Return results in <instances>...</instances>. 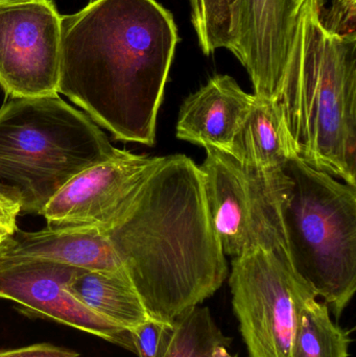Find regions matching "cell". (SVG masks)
<instances>
[{
    "mask_svg": "<svg viewBox=\"0 0 356 357\" xmlns=\"http://www.w3.org/2000/svg\"><path fill=\"white\" fill-rule=\"evenodd\" d=\"M61 17L52 0L0 6V86L10 98L59 94Z\"/></svg>",
    "mask_w": 356,
    "mask_h": 357,
    "instance_id": "cell-8",
    "label": "cell"
},
{
    "mask_svg": "<svg viewBox=\"0 0 356 357\" xmlns=\"http://www.w3.org/2000/svg\"><path fill=\"white\" fill-rule=\"evenodd\" d=\"M68 289L92 312L127 331L150 318L125 266L112 271L79 270Z\"/></svg>",
    "mask_w": 356,
    "mask_h": 357,
    "instance_id": "cell-14",
    "label": "cell"
},
{
    "mask_svg": "<svg viewBox=\"0 0 356 357\" xmlns=\"http://www.w3.org/2000/svg\"><path fill=\"white\" fill-rule=\"evenodd\" d=\"M22 1V0H0V6L3 4L13 3V2Z\"/></svg>",
    "mask_w": 356,
    "mask_h": 357,
    "instance_id": "cell-24",
    "label": "cell"
},
{
    "mask_svg": "<svg viewBox=\"0 0 356 357\" xmlns=\"http://www.w3.org/2000/svg\"><path fill=\"white\" fill-rule=\"evenodd\" d=\"M79 268L40 259H0V299L135 352L131 333L92 312L68 289Z\"/></svg>",
    "mask_w": 356,
    "mask_h": 357,
    "instance_id": "cell-10",
    "label": "cell"
},
{
    "mask_svg": "<svg viewBox=\"0 0 356 357\" xmlns=\"http://www.w3.org/2000/svg\"><path fill=\"white\" fill-rule=\"evenodd\" d=\"M350 333L336 325L327 304L316 295L299 305L291 357H348Z\"/></svg>",
    "mask_w": 356,
    "mask_h": 357,
    "instance_id": "cell-15",
    "label": "cell"
},
{
    "mask_svg": "<svg viewBox=\"0 0 356 357\" xmlns=\"http://www.w3.org/2000/svg\"><path fill=\"white\" fill-rule=\"evenodd\" d=\"M227 153L244 165L261 169H284L297 156L275 100L255 96Z\"/></svg>",
    "mask_w": 356,
    "mask_h": 357,
    "instance_id": "cell-13",
    "label": "cell"
},
{
    "mask_svg": "<svg viewBox=\"0 0 356 357\" xmlns=\"http://www.w3.org/2000/svg\"><path fill=\"white\" fill-rule=\"evenodd\" d=\"M175 323L148 318L130 331L135 354L139 357H163L175 333Z\"/></svg>",
    "mask_w": 356,
    "mask_h": 357,
    "instance_id": "cell-18",
    "label": "cell"
},
{
    "mask_svg": "<svg viewBox=\"0 0 356 357\" xmlns=\"http://www.w3.org/2000/svg\"><path fill=\"white\" fill-rule=\"evenodd\" d=\"M192 21L201 50L206 56L215 50H232L238 39L242 0H189Z\"/></svg>",
    "mask_w": 356,
    "mask_h": 357,
    "instance_id": "cell-17",
    "label": "cell"
},
{
    "mask_svg": "<svg viewBox=\"0 0 356 357\" xmlns=\"http://www.w3.org/2000/svg\"><path fill=\"white\" fill-rule=\"evenodd\" d=\"M159 160L121 150L84 169L46 206L42 215L48 228H93L107 234L123 220Z\"/></svg>",
    "mask_w": 356,
    "mask_h": 357,
    "instance_id": "cell-9",
    "label": "cell"
},
{
    "mask_svg": "<svg viewBox=\"0 0 356 357\" xmlns=\"http://www.w3.org/2000/svg\"><path fill=\"white\" fill-rule=\"evenodd\" d=\"M305 1H307V0H282L284 12H286V17H288V20H290L293 24L296 25L297 18H298L301 6H303Z\"/></svg>",
    "mask_w": 356,
    "mask_h": 357,
    "instance_id": "cell-22",
    "label": "cell"
},
{
    "mask_svg": "<svg viewBox=\"0 0 356 357\" xmlns=\"http://www.w3.org/2000/svg\"><path fill=\"white\" fill-rule=\"evenodd\" d=\"M119 152L59 94L10 98L0 109V195L20 212L42 215L71 178Z\"/></svg>",
    "mask_w": 356,
    "mask_h": 357,
    "instance_id": "cell-4",
    "label": "cell"
},
{
    "mask_svg": "<svg viewBox=\"0 0 356 357\" xmlns=\"http://www.w3.org/2000/svg\"><path fill=\"white\" fill-rule=\"evenodd\" d=\"M229 285L249 357H291L299 305L314 291L288 256L255 249L234 257Z\"/></svg>",
    "mask_w": 356,
    "mask_h": 357,
    "instance_id": "cell-7",
    "label": "cell"
},
{
    "mask_svg": "<svg viewBox=\"0 0 356 357\" xmlns=\"http://www.w3.org/2000/svg\"><path fill=\"white\" fill-rule=\"evenodd\" d=\"M19 213L18 204L0 195V232L12 235L18 229L17 218Z\"/></svg>",
    "mask_w": 356,
    "mask_h": 357,
    "instance_id": "cell-21",
    "label": "cell"
},
{
    "mask_svg": "<svg viewBox=\"0 0 356 357\" xmlns=\"http://www.w3.org/2000/svg\"><path fill=\"white\" fill-rule=\"evenodd\" d=\"M199 167L213 230L225 255L255 249L288 256L284 211L292 189L284 169L249 167L224 151L206 148Z\"/></svg>",
    "mask_w": 356,
    "mask_h": 357,
    "instance_id": "cell-6",
    "label": "cell"
},
{
    "mask_svg": "<svg viewBox=\"0 0 356 357\" xmlns=\"http://www.w3.org/2000/svg\"><path fill=\"white\" fill-rule=\"evenodd\" d=\"M175 325L163 357H238L230 352L232 340L217 326L209 308L196 306Z\"/></svg>",
    "mask_w": 356,
    "mask_h": 357,
    "instance_id": "cell-16",
    "label": "cell"
},
{
    "mask_svg": "<svg viewBox=\"0 0 356 357\" xmlns=\"http://www.w3.org/2000/svg\"><path fill=\"white\" fill-rule=\"evenodd\" d=\"M107 235L156 320L175 323L215 295L227 278L200 169L185 155L160 157Z\"/></svg>",
    "mask_w": 356,
    "mask_h": 357,
    "instance_id": "cell-2",
    "label": "cell"
},
{
    "mask_svg": "<svg viewBox=\"0 0 356 357\" xmlns=\"http://www.w3.org/2000/svg\"><path fill=\"white\" fill-rule=\"evenodd\" d=\"M0 357H79V354L50 344H36L16 349H0Z\"/></svg>",
    "mask_w": 356,
    "mask_h": 357,
    "instance_id": "cell-20",
    "label": "cell"
},
{
    "mask_svg": "<svg viewBox=\"0 0 356 357\" xmlns=\"http://www.w3.org/2000/svg\"><path fill=\"white\" fill-rule=\"evenodd\" d=\"M178 41L156 0H90L61 17L58 93L115 139L153 146Z\"/></svg>",
    "mask_w": 356,
    "mask_h": 357,
    "instance_id": "cell-1",
    "label": "cell"
},
{
    "mask_svg": "<svg viewBox=\"0 0 356 357\" xmlns=\"http://www.w3.org/2000/svg\"><path fill=\"white\" fill-rule=\"evenodd\" d=\"M355 0H332L325 10H319L320 17L326 29L341 35L356 33Z\"/></svg>",
    "mask_w": 356,
    "mask_h": 357,
    "instance_id": "cell-19",
    "label": "cell"
},
{
    "mask_svg": "<svg viewBox=\"0 0 356 357\" xmlns=\"http://www.w3.org/2000/svg\"><path fill=\"white\" fill-rule=\"evenodd\" d=\"M275 102L297 156L356 186V33L326 29L319 0L301 6Z\"/></svg>",
    "mask_w": 356,
    "mask_h": 357,
    "instance_id": "cell-3",
    "label": "cell"
},
{
    "mask_svg": "<svg viewBox=\"0 0 356 357\" xmlns=\"http://www.w3.org/2000/svg\"><path fill=\"white\" fill-rule=\"evenodd\" d=\"M10 236V235L0 232V253H1L2 249H3L4 245H6V241Z\"/></svg>",
    "mask_w": 356,
    "mask_h": 357,
    "instance_id": "cell-23",
    "label": "cell"
},
{
    "mask_svg": "<svg viewBox=\"0 0 356 357\" xmlns=\"http://www.w3.org/2000/svg\"><path fill=\"white\" fill-rule=\"evenodd\" d=\"M229 75L211 77L184 100L178 119L180 140L228 152L234 136L254 102Z\"/></svg>",
    "mask_w": 356,
    "mask_h": 357,
    "instance_id": "cell-11",
    "label": "cell"
},
{
    "mask_svg": "<svg viewBox=\"0 0 356 357\" xmlns=\"http://www.w3.org/2000/svg\"><path fill=\"white\" fill-rule=\"evenodd\" d=\"M284 169L292 180L284 211L291 264L341 318L356 291V186L298 156Z\"/></svg>",
    "mask_w": 356,
    "mask_h": 357,
    "instance_id": "cell-5",
    "label": "cell"
},
{
    "mask_svg": "<svg viewBox=\"0 0 356 357\" xmlns=\"http://www.w3.org/2000/svg\"><path fill=\"white\" fill-rule=\"evenodd\" d=\"M0 259H40L79 270L123 268L108 235L93 228H47L37 232L17 229L6 241Z\"/></svg>",
    "mask_w": 356,
    "mask_h": 357,
    "instance_id": "cell-12",
    "label": "cell"
}]
</instances>
